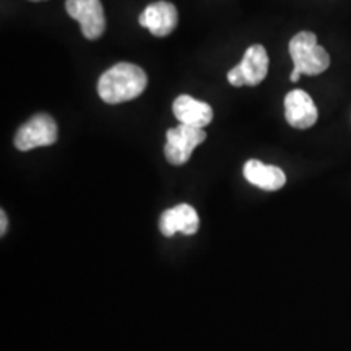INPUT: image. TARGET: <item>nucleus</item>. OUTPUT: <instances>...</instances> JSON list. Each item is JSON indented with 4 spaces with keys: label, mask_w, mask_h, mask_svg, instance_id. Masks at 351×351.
Listing matches in <instances>:
<instances>
[{
    "label": "nucleus",
    "mask_w": 351,
    "mask_h": 351,
    "mask_svg": "<svg viewBox=\"0 0 351 351\" xmlns=\"http://www.w3.org/2000/svg\"><path fill=\"white\" fill-rule=\"evenodd\" d=\"M147 73L138 65L119 62L101 75L98 95L104 103L121 104L138 98L147 88Z\"/></svg>",
    "instance_id": "nucleus-1"
},
{
    "label": "nucleus",
    "mask_w": 351,
    "mask_h": 351,
    "mask_svg": "<svg viewBox=\"0 0 351 351\" xmlns=\"http://www.w3.org/2000/svg\"><path fill=\"white\" fill-rule=\"evenodd\" d=\"M289 56L295 69L302 75H319L330 65V56L317 44V38L311 32H301L289 41Z\"/></svg>",
    "instance_id": "nucleus-2"
},
{
    "label": "nucleus",
    "mask_w": 351,
    "mask_h": 351,
    "mask_svg": "<svg viewBox=\"0 0 351 351\" xmlns=\"http://www.w3.org/2000/svg\"><path fill=\"white\" fill-rule=\"evenodd\" d=\"M207 134L204 129L181 124L166 132L165 156L171 165L182 166L191 160L192 152L205 142Z\"/></svg>",
    "instance_id": "nucleus-3"
},
{
    "label": "nucleus",
    "mask_w": 351,
    "mask_h": 351,
    "mask_svg": "<svg viewBox=\"0 0 351 351\" xmlns=\"http://www.w3.org/2000/svg\"><path fill=\"white\" fill-rule=\"evenodd\" d=\"M59 129L49 114H36L26 121L15 134V147L20 152H29L38 147H49L57 142Z\"/></svg>",
    "instance_id": "nucleus-4"
},
{
    "label": "nucleus",
    "mask_w": 351,
    "mask_h": 351,
    "mask_svg": "<svg viewBox=\"0 0 351 351\" xmlns=\"http://www.w3.org/2000/svg\"><path fill=\"white\" fill-rule=\"evenodd\" d=\"M69 16L80 23L82 34L90 41L103 36L106 29V19L101 0H67L65 2Z\"/></svg>",
    "instance_id": "nucleus-5"
},
{
    "label": "nucleus",
    "mask_w": 351,
    "mask_h": 351,
    "mask_svg": "<svg viewBox=\"0 0 351 351\" xmlns=\"http://www.w3.org/2000/svg\"><path fill=\"white\" fill-rule=\"evenodd\" d=\"M285 117L295 129H309L317 122L319 112L313 98L302 90H293L285 96Z\"/></svg>",
    "instance_id": "nucleus-6"
},
{
    "label": "nucleus",
    "mask_w": 351,
    "mask_h": 351,
    "mask_svg": "<svg viewBox=\"0 0 351 351\" xmlns=\"http://www.w3.org/2000/svg\"><path fill=\"white\" fill-rule=\"evenodd\" d=\"M140 26L150 29V33L156 38H165L171 34L178 26V8L171 2L160 0L153 2L145 8L140 15Z\"/></svg>",
    "instance_id": "nucleus-7"
},
{
    "label": "nucleus",
    "mask_w": 351,
    "mask_h": 351,
    "mask_svg": "<svg viewBox=\"0 0 351 351\" xmlns=\"http://www.w3.org/2000/svg\"><path fill=\"white\" fill-rule=\"evenodd\" d=\"M197 230H199V215H197L195 208L189 204L168 208L160 218V231L166 238H171L176 232L191 236L195 234Z\"/></svg>",
    "instance_id": "nucleus-8"
},
{
    "label": "nucleus",
    "mask_w": 351,
    "mask_h": 351,
    "mask_svg": "<svg viewBox=\"0 0 351 351\" xmlns=\"http://www.w3.org/2000/svg\"><path fill=\"white\" fill-rule=\"evenodd\" d=\"M173 112L181 124L199 127V129L207 127L213 119L212 106L189 95H181L174 99Z\"/></svg>",
    "instance_id": "nucleus-9"
},
{
    "label": "nucleus",
    "mask_w": 351,
    "mask_h": 351,
    "mask_svg": "<svg viewBox=\"0 0 351 351\" xmlns=\"http://www.w3.org/2000/svg\"><path fill=\"white\" fill-rule=\"evenodd\" d=\"M244 178L252 186H256L262 191L275 192L280 191L287 184V176L280 168L271 165H265L258 160H249L243 168Z\"/></svg>",
    "instance_id": "nucleus-10"
},
{
    "label": "nucleus",
    "mask_w": 351,
    "mask_h": 351,
    "mask_svg": "<svg viewBox=\"0 0 351 351\" xmlns=\"http://www.w3.org/2000/svg\"><path fill=\"white\" fill-rule=\"evenodd\" d=\"M239 67L243 70L245 85L256 86L262 83L269 73V56H267L265 47L261 44H254L249 47L243 60H241Z\"/></svg>",
    "instance_id": "nucleus-11"
},
{
    "label": "nucleus",
    "mask_w": 351,
    "mask_h": 351,
    "mask_svg": "<svg viewBox=\"0 0 351 351\" xmlns=\"http://www.w3.org/2000/svg\"><path fill=\"white\" fill-rule=\"evenodd\" d=\"M228 82H230L232 86H244L245 85L243 70H241L239 64L236 65L234 69H231L230 72H228Z\"/></svg>",
    "instance_id": "nucleus-12"
},
{
    "label": "nucleus",
    "mask_w": 351,
    "mask_h": 351,
    "mask_svg": "<svg viewBox=\"0 0 351 351\" xmlns=\"http://www.w3.org/2000/svg\"><path fill=\"white\" fill-rule=\"evenodd\" d=\"M7 228H8V218H7V213L0 212V236H3L7 232Z\"/></svg>",
    "instance_id": "nucleus-13"
},
{
    "label": "nucleus",
    "mask_w": 351,
    "mask_h": 351,
    "mask_svg": "<svg viewBox=\"0 0 351 351\" xmlns=\"http://www.w3.org/2000/svg\"><path fill=\"white\" fill-rule=\"evenodd\" d=\"M302 75V73L300 72V70L298 69H293V72H291V77H289V80H291L293 83H296L298 80H300V77Z\"/></svg>",
    "instance_id": "nucleus-14"
},
{
    "label": "nucleus",
    "mask_w": 351,
    "mask_h": 351,
    "mask_svg": "<svg viewBox=\"0 0 351 351\" xmlns=\"http://www.w3.org/2000/svg\"><path fill=\"white\" fill-rule=\"evenodd\" d=\"M29 2H41V0H29Z\"/></svg>",
    "instance_id": "nucleus-15"
}]
</instances>
